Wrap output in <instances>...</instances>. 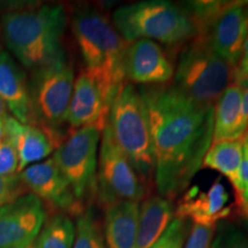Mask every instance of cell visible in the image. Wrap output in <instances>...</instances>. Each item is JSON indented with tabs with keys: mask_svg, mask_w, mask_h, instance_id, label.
Wrapping results in <instances>:
<instances>
[{
	"mask_svg": "<svg viewBox=\"0 0 248 248\" xmlns=\"http://www.w3.org/2000/svg\"><path fill=\"white\" fill-rule=\"evenodd\" d=\"M138 90L150 119L155 186L172 201L187 190L212 146L214 107L194 101L172 83Z\"/></svg>",
	"mask_w": 248,
	"mask_h": 248,
	"instance_id": "1",
	"label": "cell"
},
{
	"mask_svg": "<svg viewBox=\"0 0 248 248\" xmlns=\"http://www.w3.org/2000/svg\"><path fill=\"white\" fill-rule=\"evenodd\" d=\"M71 28L84 61V70L94 77L110 106L128 83L125 52L129 43L120 35L109 16L94 8L76 12Z\"/></svg>",
	"mask_w": 248,
	"mask_h": 248,
	"instance_id": "2",
	"label": "cell"
},
{
	"mask_svg": "<svg viewBox=\"0 0 248 248\" xmlns=\"http://www.w3.org/2000/svg\"><path fill=\"white\" fill-rule=\"evenodd\" d=\"M66 26L61 5H43L2 15L1 36L11 53L33 70L64 54L61 42Z\"/></svg>",
	"mask_w": 248,
	"mask_h": 248,
	"instance_id": "3",
	"label": "cell"
},
{
	"mask_svg": "<svg viewBox=\"0 0 248 248\" xmlns=\"http://www.w3.org/2000/svg\"><path fill=\"white\" fill-rule=\"evenodd\" d=\"M113 24L128 43L150 39L179 47L197 36V27L186 6L167 0L120 6L113 13Z\"/></svg>",
	"mask_w": 248,
	"mask_h": 248,
	"instance_id": "4",
	"label": "cell"
},
{
	"mask_svg": "<svg viewBox=\"0 0 248 248\" xmlns=\"http://www.w3.org/2000/svg\"><path fill=\"white\" fill-rule=\"evenodd\" d=\"M106 126L113 140L146 184L154 177V152L146 105L128 82L110 105Z\"/></svg>",
	"mask_w": 248,
	"mask_h": 248,
	"instance_id": "5",
	"label": "cell"
},
{
	"mask_svg": "<svg viewBox=\"0 0 248 248\" xmlns=\"http://www.w3.org/2000/svg\"><path fill=\"white\" fill-rule=\"evenodd\" d=\"M172 84L199 104L213 106L233 83V68L216 53L202 36L182 46Z\"/></svg>",
	"mask_w": 248,
	"mask_h": 248,
	"instance_id": "6",
	"label": "cell"
},
{
	"mask_svg": "<svg viewBox=\"0 0 248 248\" xmlns=\"http://www.w3.org/2000/svg\"><path fill=\"white\" fill-rule=\"evenodd\" d=\"M214 51L231 68L237 67L248 31V1H190L185 4Z\"/></svg>",
	"mask_w": 248,
	"mask_h": 248,
	"instance_id": "7",
	"label": "cell"
},
{
	"mask_svg": "<svg viewBox=\"0 0 248 248\" xmlns=\"http://www.w3.org/2000/svg\"><path fill=\"white\" fill-rule=\"evenodd\" d=\"M101 130L97 126L77 129L59 145L53 160L83 206L97 195L98 147Z\"/></svg>",
	"mask_w": 248,
	"mask_h": 248,
	"instance_id": "8",
	"label": "cell"
},
{
	"mask_svg": "<svg viewBox=\"0 0 248 248\" xmlns=\"http://www.w3.org/2000/svg\"><path fill=\"white\" fill-rule=\"evenodd\" d=\"M75 76L66 53L33 69L29 85L33 117L54 130L66 121Z\"/></svg>",
	"mask_w": 248,
	"mask_h": 248,
	"instance_id": "9",
	"label": "cell"
},
{
	"mask_svg": "<svg viewBox=\"0 0 248 248\" xmlns=\"http://www.w3.org/2000/svg\"><path fill=\"white\" fill-rule=\"evenodd\" d=\"M148 194V185L133 169L131 163L113 140L105 126L98 157L97 199L104 209L120 201L140 202Z\"/></svg>",
	"mask_w": 248,
	"mask_h": 248,
	"instance_id": "10",
	"label": "cell"
},
{
	"mask_svg": "<svg viewBox=\"0 0 248 248\" xmlns=\"http://www.w3.org/2000/svg\"><path fill=\"white\" fill-rule=\"evenodd\" d=\"M46 221L43 201L32 193L0 207V248H27L35 244Z\"/></svg>",
	"mask_w": 248,
	"mask_h": 248,
	"instance_id": "11",
	"label": "cell"
},
{
	"mask_svg": "<svg viewBox=\"0 0 248 248\" xmlns=\"http://www.w3.org/2000/svg\"><path fill=\"white\" fill-rule=\"evenodd\" d=\"M18 176L31 193L45 201L58 213L78 217L86 210L76 199L73 188L62 175L53 157L31 164L18 173Z\"/></svg>",
	"mask_w": 248,
	"mask_h": 248,
	"instance_id": "12",
	"label": "cell"
},
{
	"mask_svg": "<svg viewBox=\"0 0 248 248\" xmlns=\"http://www.w3.org/2000/svg\"><path fill=\"white\" fill-rule=\"evenodd\" d=\"M231 212L230 194L222 179L217 178L204 191L199 186L188 187L178 200L176 217L191 221L195 225L216 228Z\"/></svg>",
	"mask_w": 248,
	"mask_h": 248,
	"instance_id": "13",
	"label": "cell"
},
{
	"mask_svg": "<svg viewBox=\"0 0 248 248\" xmlns=\"http://www.w3.org/2000/svg\"><path fill=\"white\" fill-rule=\"evenodd\" d=\"M125 74L132 84L163 85L173 78L175 66L160 44L138 39L129 43L126 47Z\"/></svg>",
	"mask_w": 248,
	"mask_h": 248,
	"instance_id": "14",
	"label": "cell"
},
{
	"mask_svg": "<svg viewBox=\"0 0 248 248\" xmlns=\"http://www.w3.org/2000/svg\"><path fill=\"white\" fill-rule=\"evenodd\" d=\"M109 109L110 106L94 77L86 70L80 71L74 83L66 122L75 130L84 126H97L104 131Z\"/></svg>",
	"mask_w": 248,
	"mask_h": 248,
	"instance_id": "15",
	"label": "cell"
},
{
	"mask_svg": "<svg viewBox=\"0 0 248 248\" xmlns=\"http://www.w3.org/2000/svg\"><path fill=\"white\" fill-rule=\"evenodd\" d=\"M5 135L13 142L18 156L17 172L46 159L59 147L58 136L52 129L18 122L13 116L5 120Z\"/></svg>",
	"mask_w": 248,
	"mask_h": 248,
	"instance_id": "16",
	"label": "cell"
},
{
	"mask_svg": "<svg viewBox=\"0 0 248 248\" xmlns=\"http://www.w3.org/2000/svg\"><path fill=\"white\" fill-rule=\"evenodd\" d=\"M0 99L18 122L35 121L26 74L4 49H0Z\"/></svg>",
	"mask_w": 248,
	"mask_h": 248,
	"instance_id": "17",
	"label": "cell"
},
{
	"mask_svg": "<svg viewBox=\"0 0 248 248\" xmlns=\"http://www.w3.org/2000/svg\"><path fill=\"white\" fill-rule=\"evenodd\" d=\"M241 88L232 83L214 105L213 142L243 139L247 128L241 107Z\"/></svg>",
	"mask_w": 248,
	"mask_h": 248,
	"instance_id": "18",
	"label": "cell"
},
{
	"mask_svg": "<svg viewBox=\"0 0 248 248\" xmlns=\"http://www.w3.org/2000/svg\"><path fill=\"white\" fill-rule=\"evenodd\" d=\"M140 204L120 201L105 209L104 237L108 248H135Z\"/></svg>",
	"mask_w": 248,
	"mask_h": 248,
	"instance_id": "19",
	"label": "cell"
},
{
	"mask_svg": "<svg viewBox=\"0 0 248 248\" xmlns=\"http://www.w3.org/2000/svg\"><path fill=\"white\" fill-rule=\"evenodd\" d=\"M173 216V204L161 195L142 201L139 212L138 233L135 248H152L168 228Z\"/></svg>",
	"mask_w": 248,
	"mask_h": 248,
	"instance_id": "20",
	"label": "cell"
},
{
	"mask_svg": "<svg viewBox=\"0 0 248 248\" xmlns=\"http://www.w3.org/2000/svg\"><path fill=\"white\" fill-rule=\"evenodd\" d=\"M243 163V139L213 142L201 168L213 169L229 179L234 197L240 191V170Z\"/></svg>",
	"mask_w": 248,
	"mask_h": 248,
	"instance_id": "21",
	"label": "cell"
},
{
	"mask_svg": "<svg viewBox=\"0 0 248 248\" xmlns=\"http://www.w3.org/2000/svg\"><path fill=\"white\" fill-rule=\"evenodd\" d=\"M76 237V226L70 216L55 213L44 223L36 248H73Z\"/></svg>",
	"mask_w": 248,
	"mask_h": 248,
	"instance_id": "22",
	"label": "cell"
},
{
	"mask_svg": "<svg viewBox=\"0 0 248 248\" xmlns=\"http://www.w3.org/2000/svg\"><path fill=\"white\" fill-rule=\"evenodd\" d=\"M73 248H108L101 229L92 207H89L77 217L76 237Z\"/></svg>",
	"mask_w": 248,
	"mask_h": 248,
	"instance_id": "23",
	"label": "cell"
},
{
	"mask_svg": "<svg viewBox=\"0 0 248 248\" xmlns=\"http://www.w3.org/2000/svg\"><path fill=\"white\" fill-rule=\"evenodd\" d=\"M212 248H248V235L232 223H219L215 229Z\"/></svg>",
	"mask_w": 248,
	"mask_h": 248,
	"instance_id": "24",
	"label": "cell"
},
{
	"mask_svg": "<svg viewBox=\"0 0 248 248\" xmlns=\"http://www.w3.org/2000/svg\"><path fill=\"white\" fill-rule=\"evenodd\" d=\"M188 221L175 217L152 248H183L188 230Z\"/></svg>",
	"mask_w": 248,
	"mask_h": 248,
	"instance_id": "25",
	"label": "cell"
},
{
	"mask_svg": "<svg viewBox=\"0 0 248 248\" xmlns=\"http://www.w3.org/2000/svg\"><path fill=\"white\" fill-rule=\"evenodd\" d=\"M235 206L239 214L248 219V132L243 138V163L240 170V191L235 195Z\"/></svg>",
	"mask_w": 248,
	"mask_h": 248,
	"instance_id": "26",
	"label": "cell"
},
{
	"mask_svg": "<svg viewBox=\"0 0 248 248\" xmlns=\"http://www.w3.org/2000/svg\"><path fill=\"white\" fill-rule=\"evenodd\" d=\"M18 156L13 142L7 136L0 140V177L17 173Z\"/></svg>",
	"mask_w": 248,
	"mask_h": 248,
	"instance_id": "27",
	"label": "cell"
},
{
	"mask_svg": "<svg viewBox=\"0 0 248 248\" xmlns=\"http://www.w3.org/2000/svg\"><path fill=\"white\" fill-rule=\"evenodd\" d=\"M26 186L21 182L18 173L0 177V207L16 199L20 195L26 194Z\"/></svg>",
	"mask_w": 248,
	"mask_h": 248,
	"instance_id": "28",
	"label": "cell"
},
{
	"mask_svg": "<svg viewBox=\"0 0 248 248\" xmlns=\"http://www.w3.org/2000/svg\"><path fill=\"white\" fill-rule=\"evenodd\" d=\"M215 229L192 224L184 248H212Z\"/></svg>",
	"mask_w": 248,
	"mask_h": 248,
	"instance_id": "29",
	"label": "cell"
},
{
	"mask_svg": "<svg viewBox=\"0 0 248 248\" xmlns=\"http://www.w3.org/2000/svg\"><path fill=\"white\" fill-rule=\"evenodd\" d=\"M248 79V31L246 39L244 43L243 53L239 62H238L237 67L233 70V83L235 84H240Z\"/></svg>",
	"mask_w": 248,
	"mask_h": 248,
	"instance_id": "30",
	"label": "cell"
},
{
	"mask_svg": "<svg viewBox=\"0 0 248 248\" xmlns=\"http://www.w3.org/2000/svg\"><path fill=\"white\" fill-rule=\"evenodd\" d=\"M238 85L240 86L241 92H243V97H241V107H243V115L248 132V79Z\"/></svg>",
	"mask_w": 248,
	"mask_h": 248,
	"instance_id": "31",
	"label": "cell"
},
{
	"mask_svg": "<svg viewBox=\"0 0 248 248\" xmlns=\"http://www.w3.org/2000/svg\"><path fill=\"white\" fill-rule=\"evenodd\" d=\"M7 107H6V105L4 104V101L0 99V119H4V117L7 116Z\"/></svg>",
	"mask_w": 248,
	"mask_h": 248,
	"instance_id": "32",
	"label": "cell"
},
{
	"mask_svg": "<svg viewBox=\"0 0 248 248\" xmlns=\"http://www.w3.org/2000/svg\"><path fill=\"white\" fill-rule=\"evenodd\" d=\"M7 117V116H6ZM6 117H4V119H0V140H1L2 138H4L5 136V120Z\"/></svg>",
	"mask_w": 248,
	"mask_h": 248,
	"instance_id": "33",
	"label": "cell"
},
{
	"mask_svg": "<svg viewBox=\"0 0 248 248\" xmlns=\"http://www.w3.org/2000/svg\"><path fill=\"white\" fill-rule=\"evenodd\" d=\"M27 248H36V245H35V244H32V245H30L29 247H27Z\"/></svg>",
	"mask_w": 248,
	"mask_h": 248,
	"instance_id": "34",
	"label": "cell"
},
{
	"mask_svg": "<svg viewBox=\"0 0 248 248\" xmlns=\"http://www.w3.org/2000/svg\"><path fill=\"white\" fill-rule=\"evenodd\" d=\"M247 226H248V219H247Z\"/></svg>",
	"mask_w": 248,
	"mask_h": 248,
	"instance_id": "35",
	"label": "cell"
}]
</instances>
